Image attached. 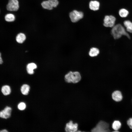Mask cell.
Here are the masks:
<instances>
[{
  "label": "cell",
  "instance_id": "obj_1",
  "mask_svg": "<svg viewBox=\"0 0 132 132\" xmlns=\"http://www.w3.org/2000/svg\"><path fill=\"white\" fill-rule=\"evenodd\" d=\"M111 34L115 39L120 38L122 35H125L129 38L130 36L121 24H118L112 27Z\"/></svg>",
  "mask_w": 132,
  "mask_h": 132
},
{
  "label": "cell",
  "instance_id": "obj_2",
  "mask_svg": "<svg viewBox=\"0 0 132 132\" xmlns=\"http://www.w3.org/2000/svg\"><path fill=\"white\" fill-rule=\"evenodd\" d=\"M81 75L78 71H70L66 74L64 77L65 81L69 83H77L79 82L81 79Z\"/></svg>",
  "mask_w": 132,
  "mask_h": 132
},
{
  "label": "cell",
  "instance_id": "obj_3",
  "mask_svg": "<svg viewBox=\"0 0 132 132\" xmlns=\"http://www.w3.org/2000/svg\"><path fill=\"white\" fill-rule=\"evenodd\" d=\"M109 124L104 121H100L96 126L91 130L92 132H110Z\"/></svg>",
  "mask_w": 132,
  "mask_h": 132
},
{
  "label": "cell",
  "instance_id": "obj_4",
  "mask_svg": "<svg viewBox=\"0 0 132 132\" xmlns=\"http://www.w3.org/2000/svg\"><path fill=\"white\" fill-rule=\"evenodd\" d=\"M59 4L57 0H48L43 1L41 3L42 7L44 9L51 10L56 7Z\"/></svg>",
  "mask_w": 132,
  "mask_h": 132
},
{
  "label": "cell",
  "instance_id": "obj_5",
  "mask_svg": "<svg viewBox=\"0 0 132 132\" xmlns=\"http://www.w3.org/2000/svg\"><path fill=\"white\" fill-rule=\"evenodd\" d=\"M83 12L76 10L73 11L69 14L71 20L73 22H76L79 21L83 17Z\"/></svg>",
  "mask_w": 132,
  "mask_h": 132
},
{
  "label": "cell",
  "instance_id": "obj_6",
  "mask_svg": "<svg viewBox=\"0 0 132 132\" xmlns=\"http://www.w3.org/2000/svg\"><path fill=\"white\" fill-rule=\"evenodd\" d=\"M116 18L112 15L106 16L104 19L103 25L106 27H112L115 25Z\"/></svg>",
  "mask_w": 132,
  "mask_h": 132
},
{
  "label": "cell",
  "instance_id": "obj_7",
  "mask_svg": "<svg viewBox=\"0 0 132 132\" xmlns=\"http://www.w3.org/2000/svg\"><path fill=\"white\" fill-rule=\"evenodd\" d=\"M19 8V2L18 0H9L6 6L7 10L10 11H17Z\"/></svg>",
  "mask_w": 132,
  "mask_h": 132
},
{
  "label": "cell",
  "instance_id": "obj_8",
  "mask_svg": "<svg viewBox=\"0 0 132 132\" xmlns=\"http://www.w3.org/2000/svg\"><path fill=\"white\" fill-rule=\"evenodd\" d=\"M78 127L77 123H73V121H70L66 123L65 130L67 132H77Z\"/></svg>",
  "mask_w": 132,
  "mask_h": 132
},
{
  "label": "cell",
  "instance_id": "obj_9",
  "mask_svg": "<svg viewBox=\"0 0 132 132\" xmlns=\"http://www.w3.org/2000/svg\"><path fill=\"white\" fill-rule=\"evenodd\" d=\"M12 111L11 108L7 106L4 109L0 111V117L5 119L9 118L11 116Z\"/></svg>",
  "mask_w": 132,
  "mask_h": 132
},
{
  "label": "cell",
  "instance_id": "obj_10",
  "mask_svg": "<svg viewBox=\"0 0 132 132\" xmlns=\"http://www.w3.org/2000/svg\"><path fill=\"white\" fill-rule=\"evenodd\" d=\"M112 99L114 101L117 102L121 101L122 98L121 92L118 90L114 91L112 94Z\"/></svg>",
  "mask_w": 132,
  "mask_h": 132
},
{
  "label": "cell",
  "instance_id": "obj_11",
  "mask_svg": "<svg viewBox=\"0 0 132 132\" xmlns=\"http://www.w3.org/2000/svg\"><path fill=\"white\" fill-rule=\"evenodd\" d=\"M99 3L97 1H91L89 3V6L90 9L94 11L98 10L99 9Z\"/></svg>",
  "mask_w": 132,
  "mask_h": 132
},
{
  "label": "cell",
  "instance_id": "obj_12",
  "mask_svg": "<svg viewBox=\"0 0 132 132\" xmlns=\"http://www.w3.org/2000/svg\"><path fill=\"white\" fill-rule=\"evenodd\" d=\"M99 53L100 51L99 48L96 47H93L90 49L88 55L90 57H94L97 56Z\"/></svg>",
  "mask_w": 132,
  "mask_h": 132
},
{
  "label": "cell",
  "instance_id": "obj_13",
  "mask_svg": "<svg viewBox=\"0 0 132 132\" xmlns=\"http://www.w3.org/2000/svg\"><path fill=\"white\" fill-rule=\"evenodd\" d=\"M36 65L34 63H31L28 64L26 67L27 73L31 75L33 74V70L37 68Z\"/></svg>",
  "mask_w": 132,
  "mask_h": 132
},
{
  "label": "cell",
  "instance_id": "obj_14",
  "mask_svg": "<svg viewBox=\"0 0 132 132\" xmlns=\"http://www.w3.org/2000/svg\"><path fill=\"white\" fill-rule=\"evenodd\" d=\"M26 36L25 34L22 33H20L18 34L15 38V40L18 43H22L25 40Z\"/></svg>",
  "mask_w": 132,
  "mask_h": 132
},
{
  "label": "cell",
  "instance_id": "obj_15",
  "mask_svg": "<svg viewBox=\"0 0 132 132\" xmlns=\"http://www.w3.org/2000/svg\"><path fill=\"white\" fill-rule=\"evenodd\" d=\"M30 89V87L29 85L24 84L21 86L20 90L21 93L23 95H27L29 93Z\"/></svg>",
  "mask_w": 132,
  "mask_h": 132
},
{
  "label": "cell",
  "instance_id": "obj_16",
  "mask_svg": "<svg viewBox=\"0 0 132 132\" xmlns=\"http://www.w3.org/2000/svg\"><path fill=\"white\" fill-rule=\"evenodd\" d=\"M123 24L126 28V31L132 33V22L129 20H126L123 22Z\"/></svg>",
  "mask_w": 132,
  "mask_h": 132
},
{
  "label": "cell",
  "instance_id": "obj_17",
  "mask_svg": "<svg viewBox=\"0 0 132 132\" xmlns=\"http://www.w3.org/2000/svg\"><path fill=\"white\" fill-rule=\"evenodd\" d=\"M1 91L3 94L4 95H9L11 92V88L9 85H5L2 87Z\"/></svg>",
  "mask_w": 132,
  "mask_h": 132
},
{
  "label": "cell",
  "instance_id": "obj_18",
  "mask_svg": "<svg viewBox=\"0 0 132 132\" xmlns=\"http://www.w3.org/2000/svg\"><path fill=\"white\" fill-rule=\"evenodd\" d=\"M5 19L7 22H12L15 20V16L13 14L9 13L5 15Z\"/></svg>",
  "mask_w": 132,
  "mask_h": 132
},
{
  "label": "cell",
  "instance_id": "obj_19",
  "mask_svg": "<svg viewBox=\"0 0 132 132\" xmlns=\"http://www.w3.org/2000/svg\"><path fill=\"white\" fill-rule=\"evenodd\" d=\"M129 13L128 11L125 8H122L119 10V14L121 17L125 18L128 16Z\"/></svg>",
  "mask_w": 132,
  "mask_h": 132
},
{
  "label": "cell",
  "instance_id": "obj_20",
  "mask_svg": "<svg viewBox=\"0 0 132 132\" xmlns=\"http://www.w3.org/2000/svg\"><path fill=\"white\" fill-rule=\"evenodd\" d=\"M121 125V123L119 121H115L112 123V127L115 131H117L120 128Z\"/></svg>",
  "mask_w": 132,
  "mask_h": 132
},
{
  "label": "cell",
  "instance_id": "obj_21",
  "mask_svg": "<svg viewBox=\"0 0 132 132\" xmlns=\"http://www.w3.org/2000/svg\"><path fill=\"white\" fill-rule=\"evenodd\" d=\"M26 105L25 103L21 102L19 103L17 106V107L19 110H23L26 108Z\"/></svg>",
  "mask_w": 132,
  "mask_h": 132
},
{
  "label": "cell",
  "instance_id": "obj_22",
  "mask_svg": "<svg viewBox=\"0 0 132 132\" xmlns=\"http://www.w3.org/2000/svg\"><path fill=\"white\" fill-rule=\"evenodd\" d=\"M128 125L129 127L132 129V118L129 119L127 121Z\"/></svg>",
  "mask_w": 132,
  "mask_h": 132
},
{
  "label": "cell",
  "instance_id": "obj_23",
  "mask_svg": "<svg viewBox=\"0 0 132 132\" xmlns=\"http://www.w3.org/2000/svg\"><path fill=\"white\" fill-rule=\"evenodd\" d=\"M3 62V60L2 57L1 53L0 52V65L2 64Z\"/></svg>",
  "mask_w": 132,
  "mask_h": 132
},
{
  "label": "cell",
  "instance_id": "obj_24",
  "mask_svg": "<svg viewBox=\"0 0 132 132\" xmlns=\"http://www.w3.org/2000/svg\"><path fill=\"white\" fill-rule=\"evenodd\" d=\"M8 131L6 129H3L2 130L0 131V132H8Z\"/></svg>",
  "mask_w": 132,
  "mask_h": 132
}]
</instances>
